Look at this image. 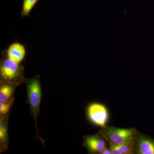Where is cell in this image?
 <instances>
[{"label": "cell", "instance_id": "6da1fadb", "mask_svg": "<svg viewBox=\"0 0 154 154\" xmlns=\"http://www.w3.org/2000/svg\"><path fill=\"white\" fill-rule=\"evenodd\" d=\"M0 65V76L2 83L17 85L25 81L23 67L6 55L5 51L2 53Z\"/></svg>", "mask_w": 154, "mask_h": 154}, {"label": "cell", "instance_id": "7a4b0ae2", "mask_svg": "<svg viewBox=\"0 0 154 154\" xmlns=\"http://www.w3.org/2000/svg\"><path fill=\"white\" fill-rule=\"evenodd\" d=\"M108 143L119 146L136 140L138 131L134 128L129 129L105 126L100 131Z\"/></svg>", "mask_w": 154, "mask_h": 154}, {"label": "cell", "instance_id": "3957f363", "mask_svg": "<svg viewBox=\"0 0 154 154\" xmlns=\"http://www.w3.org/2000/svg\"><path fill=\"white\" fill-rule=\"evenodd\" d=\"M27 85L28 99L32 115L36 122L39 113L41 99V89L39 76L25 79Z\"/></svg>", "mask_w": 154, "mask_h": 154}, {"label": "cell", "instance_id": "277c9868", "mask_svg": "<svg viewBox=\"0 0 154 154\" xmlns=\"http://www.w3.org/2000/svg\"><path fill=\"white\" fill-rule=\"evenodd\" d=\"M88 118L94 124L104 127L108 119V111L106 107L99 103H93L88 108Z\"/></svg>", "mask_w": 154, "mask_h": 154}, {"label": "cell", "instance_id": "5b68a950", "mask_svg": "<svg viewBox=\"0 0 154 154\" xmlns=\"http://www.w3.org/2000/svg\"><path fill=\"white\" fill-rule=\"evenodd\" d=\"M107 141L101 132L99 134L85 137L84 145L91 153L102 154L109 146Z\"/></svg>", "mask_w": 154, "mask_h": 154}, {"label": "cell", "instance_id": "8992f818", "mask_svg": "<svg viewBox=\"0 0 154 154\" xmlns=\"http://www.w3.org/2000/svg\"><path fill=\"white\" fill-rule=\"evenodd\" d=\"M135 154H154V139L138 132Z\"/></svg>", "mask_w": 154, "mask_h": 154}, {"label": "cell", "instance_id": "52a82bcc", "mask_svg": "<svg viewBox=\"0 0 154 154\" xmlns=\"http://www.w3.org/2000/svg\"><path fill=\"white\" fill-rule=\"evenodd\" d=\"M4 50L9 58L19 63L23 60L26 55V49L25 45L19 42H13L7 49Z\"/></svg>", "mask_w": 154, "mask_h": 154}, {"label": "cell", "instance_id": "ba28073f", "mask_svg": "<svg viewBox=\"0 0 154 154\" xmlns=\"http://www.w3.org/2000/svg\"><path fill=\"white\" fill-rule=\"evenodd\" d=\"M136 140L128 142L119 146H114L109 144L112 154H135Z\"/></svg>", "mask_w": 154, "mask_h": 154}, {"label": "cell", "instance_id": "9c48e42d", "mask_svg": "<svg viewBox=\"0 0 154 154\" xmlns=\"http://www.w3.org/2000/svg\"><path fill=\"white\" fill-rule=\"evenodd\" d=\"M14 91L12 85L2 83L0 88V101L9 103Z\"/></svg>", "mask_w": 154, "mask_h": 154}, {"label": "cell", "instance_id": "30bf717a", "mask_svg": "<svg viewBox=\"0 0 154 154\" xmlns=\"http://www.w3.org/2000/svg\"><path fill=\"white\" fill-rule=\"evenodd\" d=\"M39 0H23L21 15L22 17H29V14Z\"/></svg>", "mask_w": 154, "mask_h": 154}, {"label": "cell", "instance_id": "8fae6325", "mask_svg": "<svg viewBox=\"0 0 154 154\" xmlns=\"http://www.w3.org/2000/svg\"><path fill=\"white\" fill-rule=\"evenodd\" d=\"M5 120L4 118L1 119L0 122V142L1 144L5 145L7 140V125Z\"/></svg>", "mask_w": 154, "mask_h": 154}, {"label": "cell", "instance_id": "7c38bea8", "mask_svg": "<svg viewBox=\"0 0 154 154\" xmlns=\"http://www.w3.org/2000/svg\"><path fill=\"white\" fill-rule=\"evenodd\" d=\"M10 108V104L8 102H0V114L1 115H5L8 112Z\"/></svg>", "mask_w": 154, "mask_h": 154}]
</instances>
